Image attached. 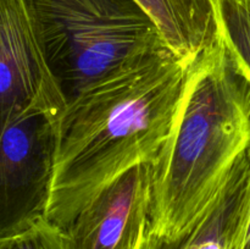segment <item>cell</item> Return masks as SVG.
I'll use <instances>...</instances> for the list:
<instances>
[{
	"instance_id": "obj_1",
	"label": "cell",
	"mask_w": 250,
	"mask_h": 249,
	"mask_svg": "<svg viewBox=\"0 0 250 249\" xmlns=\"http://www.w3.org/2000/svg\"><path fill=\"white\" fill-rule=\"evenodd\" d=\"M189 65L163 48L67 100L59 122L49 222L66 229L120 176L155 163L170 136Z\"/></svg>"
},
{
	"instance_id": "obj_2",
	"label": "cell",
	"mask_w": 250,
	"mask_h": 249,
	"mask_svg": "<svg viewBox=\"0 0 250 249\" xmlns=\"http://www.w3.org/2000/svg\"><path fill=\"white\" fill-rule=\"evenodd\" d=\"M250 150V76L217 41L188 67L170 136L153 164L150 231L190 228Z\"/></svg>"
},
{
	"instance_id": "obj_3",
	"label": "cell",
	"mask_w": 250,
	"mask_h": 249,
	"mask_svg": "<svg viewBox=\"0 0 250 249\" xmlns=\"http://www.w3.org/2000/svg\"><path fill=\"white\" fill-rule=\"evenodd\" d=\"M66 99L137 58L166 48L136 0H26Z\"/></svg>"
},
{
	"instance_id": "obj_4",
	"label": "cell",
	"mask_w": 250,
	"mask_h": 249,
	"mask_svg": "<svg viewBox=\"0 0 250 249\" xmlns=\"http://www.w3.org/2000/svg\"><path fill=\"white\" fill-rule=\"evenodd\" d=\"M61 117L37 114L0 138V243L45 219Z\"/></svg>"
},
{
	"instance_id": "obj_5",
	"label": "cell",
	"mask_w": 250,
	"mask_h": 249,
	"mask_svg": "<svg viewBox=\"0 0 250 249\" xmlns=\"http://www.w3.org/2000/svg\"><path fill=\"white\" fill-rule=\"evenodd\" d=\"M66 105L26 0H0V138L27 116L61 117Z\"/></svg>"
},
{
	"instance_id": "obj_6",
	"label": "cell",
	"mask_w": 250,
	"mask_h": 249,
	"mask_svg": "<svg viewBox=\"0 0 250 249\" xmlns=\"http://www.w3.org/2000/svg\"><path fill=\"white\" fill-rule=\"evenodd\" d=\"M153 165L120 176L65 229L75 249H133L150 222Z\"/></svg>"
},
{
	"instance_id": "obj_7",
	"label": "cell",
	"mask_w": 250,
	"mask_h": 249,
	"mask_svg": "<svg viewBox=\"0 0 250 249\" xmlns=\"http://www.w3.org/2000/svg\"><path fill=\"white\" fill-rule=\"evenodd\" d=\"M250 203V150L239 160L219 195L188 231L155 249H233Z\"/></svg>"
},
{
	"instance_id": "obj_8",
	"label": "cell",
	"mask_w": 250,
	"mask_h": 249,
	"mask_svg": "<svg viewBox=\"0 0 250 249\" xmlns=\"http://www.w3.org/2000/svg\"><path fill=\"white\" fill-rule=\"evenodd\" d=\"M153 19L166 48L188 63L217 41L211 0H136Z\"/></svg>"
},
{
	"instance_id": "obj_9",
	"label": "cell",
	"mask_w": 250,
	"mask_h": 249,
	"mask_svg": "<svg viewBox=\"0 0 250 249\" xmlns=\"http://www.w3.org/2000/svg\"><path fill=\"white\" fill-rule=\"evenodd\" d=\"M217 37L250 76V0H211Z\"/></svg>"
},
{
	"instance_id": "obj_10",
	"label": "cell",
	"mask_w": 250,
	"mask_h": 249,
	"mask_svg": "<svg viewBox=\"0 0 250 249\" xmlns=\"http://www.w3.org/2000/svg\"><path fill=\"white\" fill-rule=\"evenodd\" d=\"M0 249H75L65 229L44 219L24 233L0 243Z\"/></svg>"
},
{
	"instance_id": "obj_11",
	"label": "cell",
	"mask_w": 250,
	"mask_h": 249,
	"mask_svg": "<svg viewBox=\"0 0 250 249\" xmlns=\"http://www.w3.org/2000/svg\"><path fill=\"white\" fill-rule=\"evenodd\" d=\"M233 249H250V203L244 215Z\"/></svg>"
},
{
	"instance_id": "obj_12",
	"label": "cell",
	"mask_w": 250,
	"mask_h": 249,
	"mask_svg": "<svg viewBox=\"0 0 250 249\" xmlns=\"http://www.w3.org/2000/svg\"><path fill=\"white\" fill-rule=\"evenodd\" d=\"M158 239L154 237V234L150 231V222L146 225L142 231L141 237H139L138 242L134 246L133 249H155Z\"/></svg>"
}]
</instances>
